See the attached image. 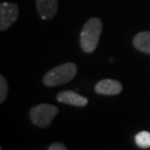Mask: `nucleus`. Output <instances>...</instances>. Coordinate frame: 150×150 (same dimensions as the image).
<instances>
[{"mask_svg": "<svg viewBox=\"0 0 150 150\" xmlns=\"http://www.w3.org/2000/svg\"><path fill=\"white\" fill-rule=\"evenodd\" d=\"M102 32V22L99 18H90L83 25L80 33V47L83 52L92 54L99 43Z\"/></svg>", "mask_w": 150, "mask_h": 150, "instance_id": "obj_1", "label": "nucleus"}, {"mask_svg": "<svg viewBox=\"0 0 150 150\" xmlns=\"http://www.w3.org/2000/svg\"><path fill=\"white\" fill-rule=\"evenodd\" d=\"M19 8L12 2H2L0 5V30L5 31L17 21Z\"/></svg>", "mask_w": 150, "mask_h": 150, "instance_id": "obj_4", "label": "nucleus"}, {"mask_svg": "<svg viewBox=\"0 0 150 150\" xmlns=\"http://www.w3.org/2000/svg\"><path fill=\"white\" fill-rule=\"evenodd\" d=\"M48 150H68L66 145H64L62 142H52L49 146Z\"/></svg>", "mask_w": 150, "mask_h": 150, "instance_id": "obj_11", "label": "nucleus"}, {"mask_svg": "<svg viewBox=\"0 0 150 150\" xmlns=\"http://www.w3.org/2000/svg\"><path fill=\"white\" fill-rule=\"evenodd\" d=\"M57 100L61 103L75 106V107H86L88 105V98L78 95L77 92L71 90L61 91L57 95Z\"/></svg>", "mask_w": 150, "mask_h": 150, "instance_id": "obj_7", "label": "nucleus"}, {"mask_svg": "<svg viewBox=\"0 0 150 150\" xmlns=\"http://www.w3.org/2000/svg\"><path fill=\"white\" fill-rule=\"evenodd\" d=\"M136 145L141 149L150 148V132L149 131H140L134 137Z\"/></svg>", "mask_w": 150, "mask_h": 150, "instance_id": "obj_9", "label": "nucleus"}, {"mask_svg": "<svg viewBox=\"0 0 150 150\" xmlns=\"http://www.w3.org/2000/svg\"><path fill=\"white\" fill-rule=\"evenodd\" d=\"M59 112V108L49 105V103H40L32 107L29 111V117L31 122L39 128H47L49 127L52 120Z\"/></svg>", "mask_w": 150, "mask_h": 150, "instance_id": "obj_3", "label": "nucleus"}, {"mask_svg": "<svg viewBox=\"0 0 150 150\" xmlns=\"http://www.w3.org/2000/svg\"><path fill=\"white\" fill-rule=\"evenodd\" d=\"M77 75V66L74 62H66L49 70L43 76L42 82L47 87L61 86L71 81Z\"/></svg>", "mask_w": 150, "mask_h": 150, "instance_id": "obj_2", "label": "nucleus"}, {"mask_svg": "<svg viewBox=\"0 0 150 150\" xmlns=\"http://www.w3.org/2000/svg\"><path fill=\"white\" fill-rule=\"evenodd\" d=\"M38 15L43 20L52 19L58 11V0H36Z\"/></svg>", "mask_w": 150, "mask_h": 150, "instance_id": "obj_6", "label": "nucleus"}, {"mask_svg": "<svg viewBox=\"0 0 150 150\" xmlns=\"http://www.w3.org/2000/svg\"><path fill=\"white\" fill-rule=\"evenodd\" d=\"M95 91L99 95L116 96L122 91V85L120 81L115 79H102L96 83Z\"/></svg>", "mask_w": 150, "mask_h": 150, "instance_id": "obj_5", "label": "nucleus"}, {"mask_svg": "<svg viewBox=\"0 0 150 150\" xmlns=\"http://www.w3.org/2000/svg\"><path fill=\"white\" fill-rule=\"evenodd\" d=\"M132 45L137 50L150 54V31H141L132 39Z\"/></svg>", "mask_w": 150, "mask_h": 150, "instance_id": "obj_8", "label": "nucleus"}, {"mask_svg": "<svg viewBox=\"0 0 150 150\" xmlns=\"http://www.w3.org/2000/svg\"><path fill=\"white\" fill-rule=\"evenodd\" d=\"M8 91H9L8 82H7L5 77L1 75L0 76V103L5 102L7 96H8Z\"/></svg>", "mask_w": 150, "mask_h": 150, "instance_id": "obj_10", "label": "nucleus"}]
</instances>
